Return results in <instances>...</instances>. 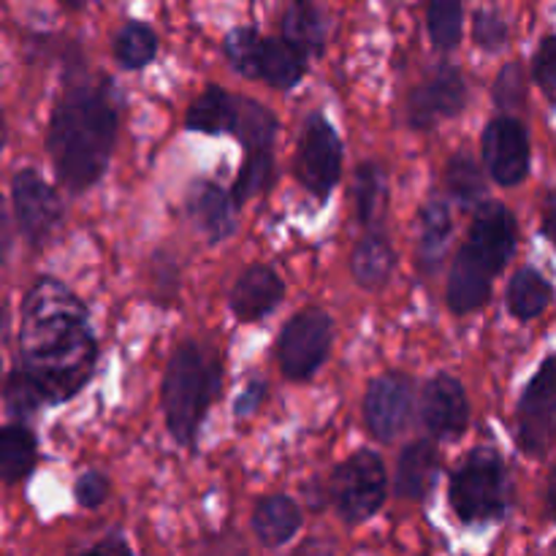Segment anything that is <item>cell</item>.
Wrapping results in <instances>:
<instances>
[{
    "instance_id": "8d00e7d4",
    "label": "cell",
    "mask_w": 556,
    "mask_h": 556,
    "mask_svg": "<svg viewBox=\"0 0 556 556\" xmlns=\"http://www.w3.org/2000/svg\"><path fill=\"white\" fill-rule=\"evenodd\" d=\"M532 76L546 92H556V36H546L538 43L532 58Z\"/></svg>"
},
{
    "instance_id": "9c48e42d",
    "label": "cell",
    "mask_w": 556,
    "mask_h": 556,
    "mask_svg": "<svg viewBox=\"0 0 556 556\" xmlns=\"http://www.w3.org/2000/svg\"><path fill=\"white\" fill-rule=\"evenodd\" d=\"M516 250V217L514 212L505 204L497 201H486L476 210V217L470 223V233H467V242L462 244V250L456 255H462L465 261H470L472 266L489 275L494 280V275L505 269V264L510 261Z\"/></svg>"
},
{
    "instance_id": "8fae6325",
    "label": "cell",
    "mask_w": 556,
    "mask_h": 556,
    "mask_svg": "<svg viewBox=\"0 0 556 556\" xmlns=\"http://www.w3.org/2000/svg\"><path fill=\"white\" fill-rule=\"evenodd\" d=\"M483 166L503 188L525 182L530 174V134L516 117H494L481 139Z\"/></svg>"
},
{
    "instance_id": "cb8c5ba5",
    "label": "cell",
    "mask_w": 556,
    "mask_h": 556,
    "mask_svg": "<svg viewBox=\"0 0 556 556\" xmlns=\"http://www.w3.org/2000/svg\"><path fill=\"white\" fill-rule=\"evenodd\" d=\"M36 434L22 421L5 424L3 432H0V476H3V481L9 486L25 481L36 467Z\"/></svg>"
},
{
    "instance_id": "ffe728a7",
    "label": "cell",
    "mask_w": 556,
    "mask_h": 556,
    "mask_svg": "<svg viewBox=\"0 0 556 556\" xmlns=\"http://www.w3.org/2000/svg\"><path fill=\"white\" fill-rule=\"evenodd\" d=\"M451 233H454V220L448 204L443 199H429L418 217V264L427 275L438 271V266L443 264Z\"/></svg>"
},
{
    "instance_id": "f35d334b",
    "label": "cell",
    "mask_w": 556,
    "mask_h": 556,
    "mask_svg": "<svg viewBox=\"0 0 556 556\" xmlns=\"http://www.w3.org/2000/svg\"><path fill=\"white\" fill-rule=\"evenodd\" d=\"M543 237H546L556 250V190L548 193L546 210H543Z\"/></svg>"
},
{
    "instance_id": "d4e9b609",
    "label": "cell",
    "mask_w": 556,
    "mask_h": 556,
    "mask_svg": "<svg viewBox=\"0 0 556 556\" xmlns=\"http://www.w3.org/2000/svg\"><path fill=\"white\" fill-rule=\"evenodd\" d=\"M353 199H356V215L364 228H378L389 206V177L378 163H362L353 179Z\"/></svg>"
},
{
    "instance_id": "ba28073f",
    "label": "cell",
    "mask_w": 556,
    "mask_h": 556,
    "mask_svg": "<svg viewBox=\"0 0 556 556\" xmlns=\"http://www.w3.org/2000/svg\"><path fill=\"white\" fill-rule=\"evenodd\" d=\"M516 438L527 456L548 454L556 443V356L538 367L521 394Z\"/></svg>"
},
{
    "instance_id": "4fadbf2b",
    "label": "cell",
    "mask_w": 556,
    "mask_h": 556,
    "mask_svg": "<svg viewBox=\"0 0 556 556\" xmlns=\"http://www.w3.org/2000/svg\"><path fill=\"white\" fill-rule=\"evenodd\" d=\"M413 380L402 372H386L369 383L364 396V421L380 443L400 438L410 424Z\"/></svg>"
},
{
    "instance_id": "4dcf8cb0",
    "label": "cell",
    "mask_w": 556,
    "mask_h": 556,
    "mask_svg": "<svg viewBox=\"0 0 556 556\" xmlns=\"http://www.w3.org/2000/svg\"><path fill=\"white\" fill-rule=\"evenodd\" d=\"M266 38L261 36L255 27H233L226 38H223V52H226L228 63L237 74L248 76V79H258L261 74V58H264Z\"/></svg>"
},
{
    "instance_id": "f546056e",
    "label": "cell",
    "mask_w": 556,
    "mask_h": 556,
    "mask_svg": "<svg viewBox=\"0 0 556 556\" xmlns=\"http://www.w3.org/2000/svg\"><path fill=\"white\" fill-rule=\"evenodd\" d=\"M462 25H465V9L462 0H429L427 5V30L434 49L451 52L462 41Z\"/></svg>"
},
{
    "instance_id": "5bb4252c",
    "label": "cell",
    "mask_w": 556,
    "mask_h": 556,
    "mask_svg": "<svg viewBox=\"0 0 556 556\" xmlns=\"http://www.w3.org/2000/svg\"><path fill=\"white\" fill-rule=\"evenodd\" d=\"M421 418L434 438H459L470 421L465 386L454 375H434L424 389Z\"/></svg>"
},
{
    "instance_id": "e575fe53",
    "label": "cell",
    "mask_w": 556,
    "mask_h": 556,
    "mask_svg": "<svg viewBox=\"0 0 556 556\" xmlns=\"http://www.w3.org/2000/svg\"><path fill=\"white\" fill-rule=\"evenodd\" d=\"M525 98V74L519 63H508L494 81V103L503 109L519 106Z\"/></svg>"
},
{
    "instance_id": "4316f807",
    "label": "cell",
    "mask_w": 556,
    "mask_h": 556,
    "mask_svg": "<svg viewBox=\"0 0 556 556\" xmlns=\"http://www.w3.org/2000/svg\"><path fill=\"white\" fill-rule=\"evenodd\" d=\"M114 60L128 71H141L155 60L157 36L144 22H125L112 41Z\"/></svg>"
},
{
    "instance_id": "52a82bcc",
    "label": "cell",
    "mask_w": 556,
    "mask_h": 556,
    "mask_svg": "<svg viewBox=\"0 0 556 556\" xmlns=\"http://www.w3.org/2000/svg\"><path fill=\"white\" fill-rule=\"evenodd\" d=\"M296 177L313 199L326 201L342 177V139L329 117L313 112L304 119L296 152Z\"/></svg>"
},
{
    "instance_id": "7c38bea8",
    "label": "cell",
    "mask_w": 556,
    "mask_h": 556,
    "mask_svg": "<svg viewBox=\"0 0 556 556\" xmlns=\"http://www.w3.org/2000/svg\"><path fill=\"white\" fill-rule=\"evenodd\" d=\"M467 103V81L456 65H440L418 87H413L407 101V119L413 128L429 130L443 119L462 114Z\"/></svg>"
},
{
    "instance_id": "d6a6232c",
    "label": "cell",
    "mask_w": 556,
    "mask_h": 556,
    "mask_svg": "<svg viewBox=\"0 0 556 556\" xmlns=\"http://www.w3.org/2000/svg\"><path fill=\"white\" fill-rule=\"evenodd\" d=\"M271 174H275V161H271V150H258V152H248L244 155V166L239 168L237 182H233V201L239 206L244 201H250L253 195H258L261 190L269 188Z\"/></svg>"
},
{
    "instance_id": "3957f363",
    "label": "cell",
    "mask_w": 556,
    "mask_h": 556,
    "mask_svg": "<svg viewBox=\"0 0 556 556\" xmlns=\"http://www.w3.org/2000/svg\"><path fill=\"white\" fill-rule=\"evenodd\" d=\"M223 362L212 348L185 340L172 353L163 378V413L168 434L179 445H193L206 410L220 394Z\"/></svg>"
},
{
    "instance_id": "ab89813d",
    "label": "cell",
    "mask_w": 556,
    "mask_h": 556,
    "mask_svg": "<svg viewBox=\"0 0 556 556\" xmlns=\"http://www.w3.org/2000/svg\"><path fill=\"white\" fill-rule=\"evenodd\" d=\"M90 552H119V554H128L130 552V543L123 541L119 535H112V538H103V541L92 543Z\"/></svg>"
},
{
    "instance_id": "ac0fdd59",
    "label": "cell",
    "mask_w": 556,
    "mask_h": 556,
    "mask_svg": "<svg viewBox=\"0 0 556 556\" xmlns=\"http://www.w3.org/2000/svg\"><path fill=\"white\" fill-rule=\"evenodd\" d=\"M440 454L432 440H416L400 456L394 478V492L402 500H424L438 483Z\"/></svg>"
},
{
    "instance_id": "277c9868",
    "label": "cell",
    "mask_w": 556,
    "mask_h": 556,
    "mask_svg": "<svg viewBox=\"0 0 556 556\" xmlns=\"http://www.w3.org/2000/svg\"><path fill=\"white\" fill-rule=\"evenodd\" d=\"M510 505V483L497 451L478 448L451 478V508L465 525L500 521Z\"/></svg>"
},
{
    "instance_id": "2e32d148",
    "label": "cell",
    "mask_w": 556,
    "mask_h": 556,
    "mask_svg": "<svg viewBox=\"0 0 556 556\" xmlns=\"http://www.w3.org/2000/svg\"><path fill=\"white\" fill-rule=\"evenodd\" d=\"M237 206L233 193H226L220 185L210 182V179L195 182L188 193L190 220L210 244L223 242L237 231Z\"/></svg>"
},
{
    "instance_id": "d590c367",
    "label": "cell",
    "mask_w": 556,
    "mask_h": 556,
    "mask_svg": "<svg viewBox=\"0 0 556 556\" xmlns=\"http://www.w3.org/2000/svg\"><path fill=\"white\" fill-rule=\"evenodd\" d=\"M109 489H112L109 486V478L103 476L101 470H87V472H81L79 481H76L74 497L81 508L96 510L109 500Z\"/></svg>"
},
{
    "instance_id": "60d3db41",
    "label": "cell",
    "mask_w": 556,
    "mask_h": 556,
    "mask_svg": "<svg viewBox=\"0 0 556 556\" xmlns=\"http://www.w3.org/2000/svg\"><path fill=\"white\" fill-rule=\"evenodd\" d=\"M546 514L548 519L556 521V465L548 476V486H546Z\"/></svg>"
},
{
    "instance_id": "44dd1931",
    "label": "cell",
    "mask_w": 556,
    "mask_h": 556,
    "mask_svg": "<svg viewBox=\"0 0 556 556\" xmlns=\"http://www.w3.org/2000/svg\"><path fill=\"white\" fill-rule=\"evenodd\" d=\"M239 114V96H231L223 87L212 85L190 103L188 128L199 134H233Z\"/></svg>"
},
{
    "instance_id": "e0dca14e",
    "label": "cell",
    "mask_w": 556,
    "mask_h": 556,
    "mask_svg": "<svg viewBox=\"0 0 556 556\" xmlns=\"http://www.w3.org/2000/svg\"><path fill=\"white\" fill-rule=\"evenodd\" d=\"M396 269V250L383 228H367L351 255V275L364 291H380Z\"/></svg>"
},
{
    "instance_id": "b9f144b4",
    "label": "cell",
    "mask_w": 556,
    "mask_h": 556,
    "mask_svg": "<svg viewBox=\"0 0 556 556\" xmlns=\"http://www.w3.org/2000/svg\"><path fill=\"white\" fill-rule=\"evenodd\" d=\"M60 3H63L65 9H71V11H79V9H85L87 0H60Z\"/></svg>"
},
{
    "instance_id": "9a60e30c",
    "label": "cell",
    "mask_w": 556,
    "mask_h": 556,
    "mask_svg": "<svg viewBox=\"0 0 556 556\" xmlns=\"http://www.w3.org/2000/svg\"><path fill=\"white\" fill-rule=\"evenodd\" d=\"M282 299H286V282L266 264L248 266L231 288V309L244 324H253V320L275 313Z\"/></svg>"
},
{
    "instance_id": "5b68a950",
    "label": "cell",
    "mask_w": 556,
    "mask_h": 556,
    "mask_svg": "<svg viewBox=\"0 0 556 556\" xmlns=\"http://www.w3.org/2000/svg\"><path fill=\"white\" fill-rule=\"evenodd\" d=\"M329 492L337 514L348 525L372 519L389 497V476H386L383 459L375 451H356L342 465H337Z\"/></svg>"
},
{
    "instance_id": "836d02e7",
    "label": "cell",
    "mask_w": 556,
    "mask_h": 556,
    "mask_svg": "<svg viewBox=\"0 0 556 556\" xmlns=\"http://www.w3.org/2000/svg\"><path fill=\"white\" fill-rule=\"evenodd\" d=\"M472 38L483 52H497L508 41V25L503 16L492 9H481L472 20Z\"/></svg>"
},
{
    "instance_id": "74e56055",
    "label": "cell",
    "mask_w": 556,
    "mask_h": 556,
    "mask_svg": "<svg viewBox=\"0 0 556 556\" xmlns=\"http://www.w3.org/2000/svg\"><path fill=\"white\" fill-rule=\"evenodd\" d=\"M264 396H266L264 380H258V378L250 380V383L244 386L242 394L237 396V402H233V413H237V418L253 416V413L261 407V402H264Z\"/></svg>"
},
{
    "instance_id": "7bdbcfd3",
    "label": "cell",
    "mask_w": 556,
    "mask_h": 556,
    "mask_svg": "<svg viewBox=\"0 0 556 556\" xmlns=\"http://www.w3.org/2000/svg\"><path fill=\"white\" fill-rule=\"evenodd\" d=\"M554 552H556V543H554Z\"/></svg>"
},
{
    "instance_id": "d6986e66",
    "label": "cell",
    "mask_w": 556,
    "mask_h": 556,
    "mask_svg": "<svg viewBox=\"0 0 556 556\" xmlns=\"http://www.w3.org/2000/svg\"><path fill=\"white\" fill-rule=\"evenodd\" d=\"M302 527V510L286 494L264 497L253 510V535L266 548H280L291 541Z\"/></svg>"
},
{
    "instance_id": "603a6c76",
    "label": "cell",
    "mask_w": 556,
    "mask_h": 556,
    "mask_svg": "<svg viewBox=\"0 0 556 556\" xmlns=\"http://www.w3.org/2000/svg\"><path fill=\"white\" fill-rule=\"evenodd\" d=\"M304 71H307V54L302 49L286 38H266L258 79L277 90H293L304 79Z\"/></svg>"
},
{
    "instance_id": "7a4b0ae2",
    "label": "cell",
    "mask_w": 556,
    "mask_h": 556,
    "mask_svg": "<svg viewBox=\"0 0 556 556\" xmlns=\"http://www.w3.org/2000/svg\"><path fill=\"white\" fill-rule=\"evenodd\" d=\"M119 125L117 90L103 76H71L54 103L47 150L60 185L85 193L106 174Z\"/></svg>"
},
{
    "instance_id": "8992f818",
    "label": "cell",
    "mask_w": 556,
    "mask_h": 556,
    "mask_svg": "<svg viewBox=\"0 0 556 556\" xmlns=\"http://www.w3.org/2000/svg\"><path fill=\"white\" fill-rule=\"evenodd\" d=\"M334 326L318 307H307L293 315L277 340V362L288 380H309L326 364L331 351Z\"/></svg>"
},
{
    "instance_id": "484cf974",
    "label": "cell",
    "mask_w": 556,
    "mask_h": 556,
    "mask_svg": "<svg viewBox=\"0 0 556 556\" xmlns=\"http://www.w3.org/2000/svg\"><path fill=\"white\" fill-rule=\"evenodd\" d=\"M554 299V288L546 277L541 275L532 266H521L514 277H510L508 286V309L514 318L519 320H532L541 313H546V307Z\"/></svg>"
},
{
    "instance_id": "83f0119b",
    "label": "cell",
    "mask_w": 556,
    "mask_h": 556,
    "mask_svg": "<svg viewBox=\"0 0 556 556\" xmlns=\"http://www.w3.org/2000/svg\"><path fill=\"white\" fill-rule=\"evenodd\" d=\"M233 136L244 144V152L271 150L277 136V117L261 103L250 101V98H239V114L237 125H233Z\"/></svg>"
},
{
    "instance_id": "f1b7e54d",
    "label": "cell",
    "mask_w": 556,
    "mask_h": 556,
    "mask_svg": "<svg viewBox=\"0 0 556 556\" xmlns=\"http://www.w3.org/2000/svg\"><path fill=\"white\" fill-rule=\"evenodd\" d=\"M445 185L462 210H478L486 195V182H483L481 166L470 155L451 157L448 172H445Z\"/></svg>"
},
{
    "instance_id": "1f68e13d",
    "label": "cell",
    "mask_w": 556,
    "mask_h": 556,
    "mask_svg": "<svg viewBox=\"0 0 556 556\" xmlns=\"http://www.w3.org/2000/svg\"><path fill=\"white\" fill-rule=\"evenodd\" d=\"M3 402H5V413H9L11 418H16V421H22L25 416L36 413L38 407L49 405L47 396H43V391L38 389L36 380H33L30 375L20 367H16L9 378H5Z\"/></svg>"
},
{
    "instance_id": "6da1fadb",
    "label": "cell",
    "mask_w": 556,
    "mask_h": 556,
    "mask_svg": "<svg viewBox=\"0 0 556 556\" xmlns=\"http://www.w3.org/2000/svg\"><path fill=\"white\" fill-rule=\"evenodd\" d=\"M20 369H25L49 405L79 394L96 369V337L81 299L54 277H38L20 309Z\"/></svg>"
},
{
    "instance_id": "30bf717a",
    "label": "cell",
    "mask_w": 556,
    "mask_h": 556,
    "mask_svg": "<svg viewBox=\"0 0 556 556\" xmlns=\"http://www.w3.org/2000/svg\"><path fill=\"white\" fill-rule=\"evenodd\" d=\"M11 206H14L16 228L27 244L41 248L63 223V204L54 188L36 168H20L11 179Z\"/></svg>"
},
{
    "instance_id": "7402d4cb",
    "label": "cell",
    "mask_w": 556,
    "mask_h": 556,
    "mask_svg": "<svg viewBox=\"0 0 556 556\" xmlns=\"http://www.w3.org/2000/svg\"><path fill=\"white\" fill-rule=\"evenodd\" d=\"M282 38L302 49L307 58H318L326 47V20L315 0H291L282 14Z\"/></svg>"
}]
</instances>
